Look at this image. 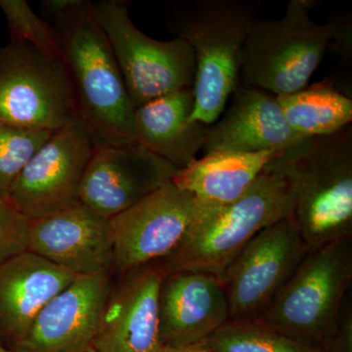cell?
Returning a JSON list of instances; mask_svg holds the SVG:
<instances>
[{
    "label": "cell",
    "mask_w": 352,
    "mask_h": 352,
    "mask_svg": "<svg viewBox=\"0 0 352 352\" xmlns=\"http://www.w3.org/2000/svg\"><path fill=\"white\" fill-rule=\"evenodd\" d=\"M69 69L76 116L96 146L135 142L134 109L94 6L85 0H47Z\"/></svg>",
    "instance_id": "6da1fadb"
},
{
    "label": "cell",
    "mask_w": 352,
    "mask_h": 352,
    "mask_svg": "<svg viewBox=\"0 0 352 352\" xmlns=\"http://www.w3.org/2000/svg\"><path fill=\"white\" fill-rule=\"evenodd\" d=\"M287 154L271 162L251 188L232 203L212 206L200 201V212L186 239L157 263L166 275L196 270L222 280L229 264L256 234L293 214L295 193Z\"/></svg>",
    "instance_id": "7a4b0ae2"
},
{
    "label": "cell",
    "mask_w": 352,
    "mask_h": 352,
    "mask_svg": "<svg viewBox=\"0 0 352 352\" xmlns=\"http://www.w3.org/2000/svg\"><path fill=\"white\" fill-rule=\"evenodd\" d=\"M256 20L254 4L244 0H190L170 6V29L195 57L192 120L210 126L223 113L240 85L243 47Z\"/></svg>",
    "instance_id": "3957f363"
},
{
    "label": "cell",
    "mask_w": 352,
    "mask_h": 352,
    "mask_svg": "<svg viewBox=\"0 0 352 352\" xmlns=\"http://www.w3.org/2000/svg\"><path fill=\"white\" fill-rule=\"evenodd\" d=\"M295 217L308 251L352 238V127L303 139L287 154Z\"/></svg>",
    "instance_id": "277c9868"
},
{
    "label": "cell",
    "mask_w": 352,
    "mask_h": 352,
    "mask_svg": "<svg viewBox=\"0 0 352 352\" xmlns=\"http://www.w3.org/2000/svg\"><path fill=\"white\" fill-rule=\"evenodd\" d=\"M352 283V238L308 251L293 276L256 320L319 349L339 325Z\"/></svg>",
    "instance_id": "5b68a950"
},
{
    "label": "cell",
    "mask_w": 352,
    "mask_h": 352,
    "mask_svg": "<svg viewBox=\"0 0 352 352\" xmlns=\"http://www.w3.org/2000/svg\"><path fill=\"white\" fill-rule=\"evenodd\" d=\"M314 0H291L281 19H256L242 51L240 85L279 96L307 87L329 45L325 25L310 18Z\"/></svg>",
    "instance_id": "8992f818"
},
{
    "label": "cell",
    "mask_w": 352,
    "mask_h": 352,
    "mask_svg": "<svg viewBox=\"0 0 352 352\" xmlns=\"http://www.w3.org/2000/svg\"><path fill=\"white\" fill-rule=\"evenodd\" d=\"M76 117L63 59L21 41L0 48V124L53 132Z\"/></svg>",
    "instance_id": "52a82bcc"
},
{
    "label": "cell",
    "mask_w": 352,
    "mask_h": 352,
    "mask_svg": "<svg viewBox=\"0 0 352 352\" xmlns=\"http://www.w3.org/2000/svg\"><path fill=\"white\" fill-rule=\"evenodd\" d=\"M134 109L157 97L193 88L195 57L186 41H156L132 23L127 3L104 0L94 3Z\"/></svg>",
    "instance_id": "ba28073f"
},
{
    "label": "cell",
    "mask_w": 352,
    "mask_h": 352,
    "mask_svg": "<svg viewBox=\"0 0 352 352\" xmlns=\"http://www.w3.org/2000/svg\"><path fill=\"white\" fill-rule=\"evenodd\" d=\"M201 203L173 182L109 219L119 275L170 256L193 228Z\"/></svg>",
    "instance_id": "9c48e42d"
},
{
    "label": "cell",
    "mask_w": 352,
    "mask_h": 352,
    "mask_svg": "<svg viewBox=\"0 0 352 352\" xmlns=\"http://www.w3.org/2000/svg\"><path fill=\"white\" fill-rule=\"evenodd\" d=\"M307 252L293 214L256 234L222 277L230 320L258 318L288 283Z\"/></svg>",
    "instance_id": "30bf717a"
},
{
    "label": "cell",
    "mask_w": 352,
    "mask_h": 352,
    "mask_svg": "<svg viewBox=\"0 0 352 352\" xmlns=\"http://www.w3.org/2000/svg\"><path fill=\"white\" fill-rule=\"evenodd\" d=\"M94 150V138L76 116L53 132L30 160L7 201L29 220L78 204Z\"/></svg>",
    "instance_id": "8fae6325"
},
{
    "label": "cell",
    "mask_w": 352,
    "mask_h": 352,
    "mask_svg": "<svg viewBox=\"0 0 352 352\" xmlns=\"http://www.w3.org/2000/svg\"><path fill=\"white\" fill-rule=\"evenodd\" d=\"M177 170L170 162L136 142L96 146L78 199L110 219L173 182Z\"/></svg>",
    "instance_id": "7c38bea8"
},
{
    "label": "cell",
    "mask_w": 352,
    "mask_h": 352,
    "mask_svg": "<svg viewBox=\"0 0 352 352\" xmlns=\"http://www.w3.org/2000/svg\"><path fill=\"white\" fill-rule=\"evenodd\" d=\"M166 273L159 263L119 275L112 284L92 344L95 352H162L159 291Z\"/></svg>",
    "instance_id": "4fadbf2b"
},
{
    "label": "cell",
    "mask_w": 352,
    "mask_h": 352,
    "mask_svg": "<svg viewBox=\"0 0 352 352\" xmlns=\"http://www.w3.org/2000/svg\"><path fill=\"white\" fill-rule=\"evenodd\" d=\"M112 273L78 275L44 305L12 352H83L92 349Z\"/></svg>",
    "instance_id": "5bb4252c"
},
{
    "label": "cell",
    "mask_w": 352,
    "mask_h": 352,
    "mask_svg": "<svg viewBox=\"0 0 352 352\" xmlns=\"http://www.w3.org/2000/svg\"><path fill=\"white\" fill-rule=\"evenodd\" d=\"M28 251L76 275L113 273L109 219L78 201L30 220Z\"/></svg>",
    "instance_id": "9a60e30c"
},
{
    "label": "cell",
    "mask_w": 352,
    "mask_h": 352,
    "mask_svg": "<svg viewBox=\"0 0 352 352\" xmlns=\"http://www.w3.org/2000/svg\"><path fill=\"white\" fill-rule=\"evenodd\" d=\"M228 320V298L220 278L196 270L175 271L164 277L159 291L164 347L205 342Z\"/></svg>",
    "instance_id": "2e32d148"
},
{
    "label": "cell",
    "mask_w": 352,
    "mask_h": 352,
    "mask_svg": "<svg viewBox=\"0 0 352 352\" xmlns=\"http://www.w3.org/2000/svg\"><path fill=\"white\" fill-rule=\"evenodd\" d=\"M220 120L208 127L204 155L289 151L303 139L284 119L276 96L238 85Z\"/></svg>",
    "instance_id": "e0dca14e"
},
{
    "label": "cell",
    "mask_w": 352,
    "mask_h": 352,
    "mask_svg": "<svg viewBox=\"0 0 352 352\" xmlns=\"http://www.w3.org/2000/svg\"><path fill=\"white\" fill-rule=\"evenodd\" d=\"M76 276L29 251L0 263V342L12 351L44 305Z\"/></svg>",
    "instance_id": "ac0fdd59"
},
{
    "label": "cell",
    "mask_w": 352,
    "mask_h": 352,
    "mask_svg": "<svg viewBox=\"0 0 352 352\" xmlns=\"http://www.w3.org/2000/svg\"><path fill=\"white\" fill-rule=\"evenodd\" d=\"M193 88L157 97L134 110V136L138 143L178 170L196 161L208 126L192 120Z\"/></svg>",
    "instance_id": "d6986e66"
},
{
    "label": "cell",
    "mask_w": 352,
    "mask_h": 352,
    "mask_svg": "<svg viewBox=\"0 0 352 352\" xmlns=\"http://www.w3.org/2000/svg\"><path fill=\"white\" fill-rule=\"evenodd\" d=\"M289 151L204 155L178 170L171 182L201 203L227 205L244 195L271 162Z\"/></svg>",
    "instance_id": "ffe728a7"
},
{
    "label": "cell",
    "mask_w": 352,
    "mask_h": 352,
    "mask_svg": "<svg viewBox=\"0 0 352 352\" xmlns=\"http://www.w3.org/2000/svg\"><path fill=\"white\" fill-rule=\"evenodd\" d=\"M276 99L289 129L300 138L332 135L351 124V97L333 82L315 83Z\"/></svg>",
    "instance_id": "44dd1931"
},
{
    "label": "cell",
    "mask_w": 352,
    "mask_h": 352,
    "mask_svg": "<svg viewBox=\"0 0 352 352\" xmlns=\"http://www.w3.org/2000/svg\"><path fill=\"white\" fill-rule=\"evenodd\" d=\"M204 342L215 352H319L256 319L228 320Z\"/></svg>",
    "instance_id": "7402d4cb"
},
{
    "label": "cell",
    "mask_w": 352,
    "mask_h": 352,
    "mask_svg": "<svg viewBox=\"0 0 352 352\" xmlns=\"http://www.w3.org/2000/svg\"><path fill=\"white\" fill-rule=\"evenodd\" d=\"M54 132V131H53ZM51 131H34L0 124V197L8 198L18 176L50 139Z\"/></svg>",
    "instance_id": "603a6c76"
},
{
    "label": "cell",
    "mask_w": 352,
    "mask_h": 352,
    "mask_svg": "<svg viewBox=\"0 0 352 352\" xmlns=\"http://www.w3.org/2000/svg\"><path fill=\"white\" fill-rule=\"evenodd\" d=\"M0 8L6 16L11 41L31 44L50 56L63 59L54 28L36 15L27 1L0 0Z\"/></svg>",
    "instance_id": "cb8c5ba5"
},
{
    "label": "cell",
    "mask_w": 352,
    "mask_h": 352,
    "mask_svg": "<svg viewBox=\"0 0 352 352\" xmlns=\"http://www.w3.org/2000/svg\"><path fill=\"white\" fill-rule=\"evenodd\" d=\"M30 220L0 197V263L28 251Z\"/></svg>",
    "instance_id": "d4e9b609"
},
{
    "label": "cell",
    "mask_w": 352,
    "mask_h": 352,
    "mask_svg": "<svg viewBox=\"0 0 352 352\" xmlns=\"http://www.w3.org/2000/svg\"><path fill=\"white\" fill-rule=\"evenodd\" d=\"M329 34L328 48H332L336 54L346 65L352 61V21L349 14L335 16L325 25Z\"/></svg>",
    "instance_id": "484cf974"
},
{
    "label": "cell",
    "mask_w": 352,
    "mask_h": 352,
    "mask_svg": "<svg viewBox=\"0 0 352 352\" xmlns=\"http://www.w3.org/2000/svg\"><path fill=\"white\" fill-rule=\"evenodd\" d=\"M319 352H352V307L351 300L344 303L338 328L321 346Z\"/></svg>",
    "instance_id": "4316f807"
},
{
    "label": "cell",
    "mask_w": 352,
    "mask_h": 352,
    "mask_svg": "<svg viewBox=\"0 0 352 352\" xmlns=\"http://www.w3.org/2000/svg\"><path fill=\"white\" fill-rule=\"evenodd\" d=\"M162 352H215L210 347H208L205 342H199V344H189V346H183L177 347H164Z\"/></svg>",
    "instance_id": "83f0119b"
},
{
    "label": "cell",
    "mask_w": 352,
    "mask_h": 352,
    "mask_svg": "<svg viewBox=\"0 0 352 352\" xmlns=\"http://www.w3.org/2000/svg\"><path fill=\"white\" fill-rule=\"evenodd\" d=\"M0 352H12L10 349H7V347L4 346L3 344L0 342Z\"/></svg>",
    "instance_id": "f1b7e54d"
},
{
    "label": "cell",
    "mask_w": 352,
    "mask_h": 352,
    "mask_svg": "<svg viewBox=\"0 0 352 352\" xmlns=\"http://www.w3.org/2000/svg\"><path fill=\"white\" fill-rule=\"evenodd\" d=\"M83 352H95L94 349H88V351H83Z\"/></svg>",
    "instance_id": "f546056e"
}]
</instances>
